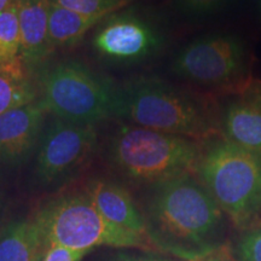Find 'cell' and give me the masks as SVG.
<instances>
[{"instance_id":"6da1fadb","label":"cell","mask_w":261,"mask_h":261,"mask_svg":"<svg viewBox=\"0 0 261 261\" xmlns=\"http://www.w3.org/2000/svg\"><path fill=\"white\" fill-rule=\"evenodd\" d=\"M154 249L196 261L225 246V215L194 173L150 185L142 210Z\"/></svg>"},{"instance_id":"7a4b0ae2","label":"cell","mask_w":261,"mask_h":261,"mask_svg":"<svg viewBox=\"0 0 261 261\" xmlns=\"http://www.w3.org/2000/svg\"><path fill=\"white\" fill-rule=\"evenodd\" d=\"M113 116L167 135L207 142L220 128L203 104L156 77H137L115 91Z\"/></svg>"},{"instance_id":"3957f363","label":"cell","mask_w":261,"mask_h":261,"mask_svg":"<svg viewBox=\"0 0 261 261\" xmlns=\"http://www.w3.org/2000/svg\"><path fill=\"white\" fill-rule=\"evenodd\" d=\"M196 175L234 227H253L261 213V152L218 136L202 146Z\"/></svg>"},{"instance_id":"277c9868","label":"cell","mask_w":261,"mask_h":261,"mask_svg":"<svg viewBox=\"0 0 261 261\" xmlns=\"http://www.w3.org/2000/svg\"><path fill=\"white\" fill-rule=\"evenodd\" d=\"M32 220L42 248L57 244L90 252L96 247L154 249L148 238L106 219L85 191L55 196L39 207Z\"/></svg>"},{"instance_id":"5b68a950","label":"cell","mask_w":261,"mask_h":261,"mask_svg":"<svg viewBox=\"0 0 261 261\" xmlns=\"http://www.w3.org/2000/svg\"><path fill=\"white\" fill-rule=\"evenodd\" d=\"M201 152L200 142L133 125L120 127L108 150L109 161L120 174L148 185L195 174Z\"/></svg>"},{"instance_id":"8992f818","label":"cell","mask_w":261,"mask_h":261,"mask_svg":"<svg viewBox=\"0 0 261 261\" xmlns=\"http://www.w3.org/2000/svg\"><path fill=\"white\" fill-rule=\"evenodd\" d=\"M38 83L39 100L57 119L94 126L113 116L116 89L79 61L48 65Z\"/></svg>"},{"instance_id":"52a82bcc","label":"cell","mask_w":261,"mask_h":261,"mask_svg":"<svg viewBox=\"0 0 261 261\" xmlns=\"http://www.w3.org/2000/svg\"><path fill=\"white\" fill-rule=\"evenodd\" d=\"M247 64V47L242 39L232 34H210L181 48L172 69L181 79L227 91L250 77Z\"/></svg>"},{"instance_id":"ba28073f","label":"cell","mask_w":261,"mask_h":261,"mask_svg":"<svg viewBox=\"0 0 261 261\" xmlns=\"http://www.w3.org/2000/svg\"><path fill=\"white\" fill-rule=\"evenodd\" d=\"M97 145L94 126L54 117L45 125L35 151V180L42 188L61 187L84 168Z\"/></svg>"},{"instance_id":"9c48e42d","label":"cell","mask_w":261,"mask_h":261,"mask_svg":"<svg viewBox=\"0 0 261 261\" xmlns=\"http://www.w3.org/2000/svg\"><path fill=\"white\" fill-rule=\"evenodd\" d=\"M162 44L158 28L133 11L108 16L97 25L92 39L98 56L114 63L142 62L155 55Z\"/></svg>"},{"instance_id":"30bf717a","label":"cell","mask_w":261,"mask_h":261,"mask_svg":"<svg viewBox=\"0 0 261 261\" xmlns=\"http://www.w3.org/2000/svg\"><path fill=\"white\" fill-rule=\"evenodd\" d=\"M224 104L220 116V132L234 144L261 152V81L248 77L233 89Z\"/></svg>"},{"instance_id":"8fae6325","label":"cell","mask_w":261,"mask_h":261,"mask_svg":"<svg viewBox=\"0 0 261 261\" xmlns=\"http://www.w3.org/2000/svg\"><path fill=\"white\" fill-rule=\"evenodd\" d=\"M46 113L38 99L0 115V167H19L34 155Z\"/></svg>"},{"instance_id":"7c38bea8","label":"cell","mask_w":261,"mask_h":261,"mask_svg":"<svg viewBox=\"0 0 261 261\" xmlns=\"http://www.w3.org/2000/svg\"><path fill=\"white\" fill-rule=\"evenodd\" d=\"M84 191L110 223L146 238L142 210L125 187L110 179L93 178L87 182Z\"/></svg>"},{"instance_id":"4fadbf2b","label":"cell","mask_w":261,"mask_h":261,"mask_svg":"<svg viewBox=\"0 0 261 261\" xmlns=\"http://www.w3.org/2000/svg\"><path fill=\"white\" fill-rule=\"evenodd\" d=\"M50 5L48 0H17L21 60L31 73L54 52L48 39Z\"/></svg>"},{"instance_id":"5bb4252c","label":"cell","mask_w":261,"mask_h":261,"mask_svg":"<svg viewBox=\"0 0 261 261\" xmlns=\"http://www.w3.org/2000/svg\"><path fill=\"white\" fill-rule=\"evenodd\" d=\"M42 242L32 218L10 221L0 230V261H37Z\"/></svg>"},{"instance_id":"9a60e30c","label":"cell","mask_w":261,"mask_h":261,"mask_svg":"<svg viewBox=\"0 0 261 261\" xmlns=\"http://www.w3.org/2000/svg\"><path fill=\"white\" fill-rule=\"evenodd\" d=\"M106 18L85 16L51 4L48 39L52 51L68 50L76 46L91 29L97 27Z\"/></svg>"},{"instance_id":"2e32d148","label":"cell","mask_w":261,"mask_h":261,"mask_svg":"<svg viewBox=\"0 0 261 261\" xmlns=\"http://www.w3.org/2000/svg\"><path fill=\"white\" fill-rule=\"evenodd\" d=\"M23 62L0 64V115L39 99V87Z\"/></svg>"},{"instance_id":"e0dca14e","label":"cell","mask_w":261,"mask_h":261,"mask_svg":"<svg viewBox=\"0 0 261 261\" xmlns=\"http://www.w3.org/2000/svg\"><path fill=\"white\" fill-rule=\"evenodd\" d=\"M21 60L17 0L0 12V64H15Z\"/></svg>"},{"instance_id":"ac0fdd59","label":"cell","mask_w":261,"mask_h":261,"mask_svg":"<svg viewBox=\"0 0 261 261\" xmlns=\"http://www.w3.org/2000/svg\"><path fill=\"white\" fill-rule=\"evenodd\" d=\"M50 4L93 17H108L121 11L135 0H48Z\"/></svg>"},{"instance_id":"d6986e66","label":"cell","mask_w":261,"mask_h":261,"mask_svg":"<svg viewBox=\"0 0 261 261\" xmlns=\"http://www.w3.org/2000/svg\"><path fill=\"white\" fill-rule=\"evenodd\" d=\"M234 253L241 261H261V226L244 231L238 238Z\"/></svg>"},{"instance_id":"ffe728a7","label":"cell","mask_w":261,"mask_h":261,"mask_svg":"<svg viewBox=\"0 0 261 261\" xmlns=\"http://www.w3.org/2000/svg\"><path fill=\"white\" fill-rule=\"evenodd\" d=\"M89 253L90 250H76L50 244L42 248L40 261H81Z\"/></svg>"},{"instance_id":"44dd1931","label":"cell","mask_w":261,"mask_h":261,"mask_svg":"<svg viewBox=\"0 0 261 261\" xmlns=\"http://www.w3.org/2000/svg\"><path fill=\"white\" fill-rule=\"evenodd\" d=\"M224 0H177L178 5L191 15H203L217 8Z\"/></svg>"},{"instance_id":"7402d4cb","label":"cell","mask_w":261,"mask_h":261,"mask_svg":"<svg viewBox=\"0 0 261 261\" xmlns=\"http://www.w3.org/2000/svg\"><path fill=\"white\" fill-rule=\"evenodd\" d=\"M196 261H241V260L237 257L234 250H232L230 247L225 244V246L219 248V249L214 250L213 253L208 254V255L201 257V259Z\"/></svg>"},{"instance_id":"603a6c76","label":"cell","mask_w":261,"mask_h":261,"mask_svg":"<svg viewBox=\"0 0 261 261\" xmlns=\"http://www.w3.org/2000/svg\"><path fill=\"white\" fill-rule=\"evenodd\" d=\"M113 261H160V260L152 259V257L137 256V255H130V254H127V253H121L114 257Z\"/></svg>"},{"instance_id":"cb8c5ba5","label":"cell","mask_w":261,"mask_h":261,"mask_svg":"<svg viewBox=\"0 0 261 261\" xmlns=\"http://www.w3.org/2000/svg\"><path fill=\"white\" fill-rule=\"evenodd\" d=\"M16 0H0V12H3L4 10H6L9 6H11Z\"/></svg>"},{"instance_id":"d4e9b609","label":"cell","mask_w":261,"mask_h":261,"mask_svg":"<svg viewBox=\"0 0 261 261\" xmlns=\"http://www.w3.org/2000/svg\"><path fill=\"white\" fill-rule=\"evenodd\" d=\"M37 261H40V257H39V259H38V260H37Z\"/></svg>"}]
</instances>
